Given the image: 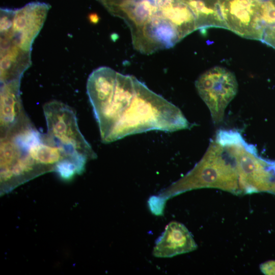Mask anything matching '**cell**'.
Segmentation results:
<instances>
[{"label":"cell","instance_id":"obj_11","mask_svg":"<svg viewBox=\"0 0 275 275\" xmlns=\"http://www.w3.org/2000/svg\"><path fill=\"white\" fill-rule=\"evenodd\" d=\"M260 268L265 274H275V260H269L262 263L260 265Z\"/></svg>","mask_w":275,"mask_h":275},{"label":"cell","instance_id":"obj_6","mask_svg":"<svg viewBox=\"0 0 275 275\" xmlns=\"http://www.w3.org/2000/svg\"><path fill=\"white\" fill-rule=\"evenodd\" d=\"M195 86L208 107L213 123H221L227 106L237 93L238 84L234 74L225 68L214 67L198 78Z\"/></svg>","mask_w":275,"mask_h":275},{"label":"cell","instance_id":"obj_8","mask_svg":"<svg viewBox=\"0 0 275 275\" xmlns=\"http://www.w3.org/2000/svg\"><path fill=\"white\" fill-rule=\"evenodd\" d=\"M20 80L1 84V136L29 119L23 109L20 97Z\"/></svg>","mask_w":275,"mask_h":275},{"label":"cell","instance_id":"obj_5","mask_svg":"<svg viewBox=\"0 0 275 275\" xmlns=\"http://www.w3.org/2000/svg\"><path fill=\"white\" fill-rule=\"evenodd\" d=\"M47 133L70 151L88 159L96 158V153L78 128L74 111L67 105L57 100L43 106Z\"/></svg>","mask_w":275,"mask_h":275},{"label":"cell","instance_id":"obj_2","mask_svg":"<svg viewBox=\"0 0 275 275\" xmlns=\"http://www.w3.org/2000/svg\"><path fill=\"white\" fill-rule=\"evenodd\" d=\"M129 28L133 46L144 54L173 47L198 30L191 0H97Z\"/></svg>","mask_w":275,"mask_h":275},{"label":"cell","instance_id":"obj_9","mask_svg":"<svg viewBox=\"0 0 275 275\" xmlns=\"http://www.w3.org/2000/svg\"><path fill=\"white\" fill-rule=\"evenodd\" d=\"M197 248V245L186 227L179 222H171L157 240L153 254L156 257H172Z\"/></svg>","mask_w":275,"mask_h":275},{"label":"cell","instance_id":"obj_3","mask_svg":"<svg viewBox=\"0 0 275 275\" xmlns=\"http://www.w3.org/2000/svg\"><path fill=\"white\" fill-rule=\"evenodd\" d=\"M240 143L236 132L219 130L199 162L163 194L170 197L194 189L216 188L243 195L238 162Z\"/></svg>","mask_w":275,"mask_h":275},{"label":"cell","instance_id":"obj_12","mask_svg":"<svg viewBox=\"0 0 275 275\" xmlns=\"http://www.w3.org/2000/svg\"><path fill=\"white\" fill-rule=\"evenodd\" d=\"M90 18L92 22H97L98 20V17L96 14H92L90 15Z\"/></svg>","mask_w":275,"mask_h":275},{"label":"cell","instance_id":"obj_10","mask_svg":"<svg viewBox=\"0 0 275 275\" xmlns=\"http://www.w3.org/2000/svg\"><path fill=\"white\" fill-rule=\"evenodd\" d=\"M260 41L275 49V24L264 29Z\"/></svg>","mask_w":275,"mask_h":275},{"label":"cell","instance_id":"obj_4","mask_svg":"<svg viewBox=\"0 0 275 275\" xmlns=\"http://www.w3.org/2000/svg\"><path fill=\"white\" fill-rule=\"evenodd\" d=\"M50 5L35 2L19 9H1V51L31 56L32 46Z\"/></svg>","mask_w":275,"mask_h":275},{"label":"cell","instance_id":"obj_7","mask_svg":"<svg viewBox=\"0 0 275 275\" xmlns=\"http://www.w3.org/2000/svg\"><path fill=\"white\" fill-rule=\"evenodd\" d=\"M219 6L226 29L246 39L261 40L264 29L256 0H219Z\"/></svg>","mask_w":275,"mask_h":275},{"label":"cell","instance_id":"obj_1","mask_svg":"<svg viewBox=\"0 0 275 275\" xmlns=\"http://www.w3.org/2000/svg\"><path fill=\"white\" fill-rule=\"evenodd\" d=\"M87 93L105 144L148 131L174 132L191 126L177 106L135 76L108 67L91 72Z\"/></svg>","mask_w":275,"mask_h":275}]
</instances>
